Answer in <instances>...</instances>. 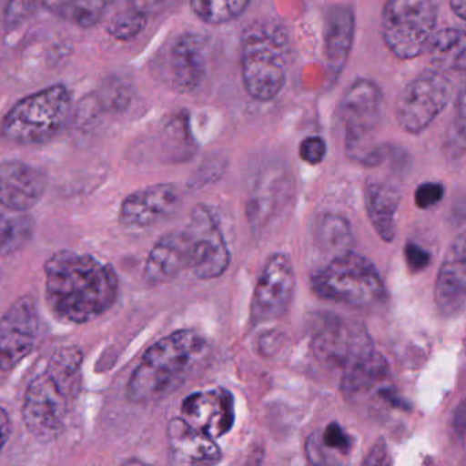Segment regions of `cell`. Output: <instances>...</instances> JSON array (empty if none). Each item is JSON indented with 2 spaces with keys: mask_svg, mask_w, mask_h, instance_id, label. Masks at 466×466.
<instances>
[{
  "mask_svg": "<svg viewBox=\"0 0 466 466\" xmlns=\"http://www.w3.org/2000/svg\"><path fill=\"white\" fill-rule=\"evenodd\" d=\"M296 289V275L290 258L275 253L267 260L258 278L250 304L253 326L277 320L288 312Z\"/></svg>",
  "mask_w": 466,
  "mask_h": 466,
  "instance_id": "11",
  "label": "cell"
},
{
  "mask_svg": "<svg viewBox=\"0 0 466 466\" xmlns=\"http://www.w3.org/2000/svg\"><path fill=\"white\" fill-rule=\"evenodd\" d=\"M318 237L324 249L348 252L351 244V230L348 220L339 215H324L319 223Z\"/></svg>",
  "mask_w": 466,
  "mask_h": 466,
  "instance_id": "29",
  "label": "cell"
},
{
  "mask_svg": "<svg viewBox=\"0 0 466 466\" xmlns=\"http://www.w3.org/2000/svg\"><path fill=\"white\" fill-rule=\"evenodd\" d=\"M430 61L433 66L450 72H466V32L444 29L431 40Z\"/></svg>",
  "mask_w": 466,
  "mask_h": 466,
  "instance_id": "25",
  "label": "cell"
},
{
  "mask_svg": "<svg viewBox=\"0 0 466 466\" xmlns=\"http://www.w3.org/2000/svg\"><path fill=\"white\" fill-rule=\"evenodd\" d=\"M208 357L209 343L193 329H179L162 338L144 353L130 376L127 398L148 403L168 397L190 380Z\"/></svg>",
  "mask_w": 466,
  "mask_h": 466,
  "instance_id": "3",
  "label": "cell"
},
{
  "mask_svg": "<svg viewBox=\"0 0 466 466\" xmlns=\"http://www.w3.org/2000/svg\"><path fill=\"white\" fill-rule=\"evenodd\" d=\"M40 319L31 297L17 299L0 323V367L10 370L29 356L39 338Z\"/></svg>",
  "mask_w": 466,
  "mask_h": 466,
  "instance_id": "12",
  "label": "cell"
},
{
  "mask_svg": "<svg viewBox=\"0 0 466 466\" xmlns=\"http://www.w3.org/2000/svg\"><path fill=\"white\" fill-rule=\"evenodd\" d=\"M32 234H34V220L31 217L24 212H17L15 217L4 215L2 218V242H0L2 256L6 258L12 253L17 252L31 239Z\"/></svg>",
  "mask_w": 466,
  "mask_h": 466,
  "instance_id": "28",
  "label": "cell"
},
{
  "mask_svg": "<svg viewBox=\"0 0 466 466\" xmlns=\"http://www.w3.org/2000/svg\"><path fill=\"white\" fill-rule=\"evenodd\" d=\"M46 9L80 28H92L105 15L107 0H43Z\"/></svg>",
  "mask_w": 466,
  "mask_h": 466,
  "instance_id": "26",
  "label": "cell"
},
{
  "mask_svg": "<svg viewBox=\"0 0 466 466\" xmlns=\"http://www.w3.org/2000/svg\"><path fill=\"white\" fill-rule=\"evenodd\" d=\"M327 154L326 141L318 136L304 138L299 146V157L308 165L316 166L323 162Z\"/></svg>",
  "mask_w": 466,
  "mask_h": 466,
  "instance_id": "33",
  "label": "cell"
},
{
  "mask_svg": "<svg viewBox=\"0 0 466 466\" xmlns=\"http://www.w3.org/2000/svg\"><path fill=\"white\" fill-rule=\"evenodd\" d=\"M10 420L6 409H2V450L6 447L10 436Z\"/></svg>",
  "mask_w": 466,
  "mask_h": 466,
  "instance_id": "39",
  "label": "cell"
},
{
  "mask_svg": "<svg viewBox=\"0 0 466 466\" xmlns=\"http://www.w3.org/2000/svg\"><path fill=\"white\" fill-rule=\"evenodd\" d=\"M207 40L198 34L177 37L166 56V70L173 88L182 94L198 91L207 77Z\"/></svg>",
  "mask_w": 466,
  "mask_h": 466,
  "instance_id": "17",
  "label": "cell"
},
{
  "mask_svg": "<svg viewBox=\"0 0 466 466\" xmlns=\"http://www.w3.org/2000/svg\"><path fill=\"white\" fill-rule=\"evenodd\" d=\"M435 301L444 315H454L466 304V231L447 249L436 278Z\"/></svg>",
  "mask_w": 466,
  "mask_h": 466,
  "instance_id": "18",
  "label": "cell"
},
{
  "mask_svg": "<svg viewBox=\"0 0 466 466\" xmlns=\"http://www.w3.org/2000/svg\"><path fill=\"white\" fill-rule=\"evenodd\" d=\"M351 438L338 422H329L323 431L313 432L308 439L307 457L312 463L327 465L339 463L338 455H346L350 451Z\"/></svg>",
  "mask_w": 466,
  "mask_h": 466,
  "instance_id": "24",
  "label": "cell"
},
{
  "mask_svg": "<svg viewBox=\"0 0 466 466\" xmlns=\"http://www.w3.org/2000/svg\"><path fill=\"white\" fill-rule=\"evenodd\" d=\"M356 20L349 7L335 6L327 12L324 25V53L335 78L340 75L348 61L354 40Z\"/></svg>",
  "mask_w": 466,
  "mask_h": 466,
  "instance_id": "21",
  "label": "cell"
},
{
  "mask_svg": "<svg viewBox=\"0 0 466 466\" xmlns=\"http://www.w3.org/2000/svg\"><path fill=\"white\" fill-rule=\"evenodd\" d=\"M173 2L176 0H129V5L132 9L148 15L167 9Z\"/></svg>",
  "mask_w": 466,
  "mask_h": 466,
  "instance_id": "37",
  "label": "cell"
},
{
  "mask_svg": "<svg viewBox=\"0 0 466 466\" xmlns=\"http://www.w3.org/2000/svg\"><path fill=\"white\" fill-rule=\"evenodd\" d=\"M83 361L80 348L58 349L45 370L29 383L24 397L23 419L36 441L48 443L64 433L81 390Z\"/></svg>",
  "mask_w": 466,
  "mask_h": 466,
  "instance_id": "2",
  "label": "cell"
},
{
  "mask_svg": "<svg viewBox=\"0 0 466 466\" xmlns=\"http://www.w3.org/2000/svg\"><path fill=\"white\" fill-rule=\"evenodd\" d=\"M195 238L189 226L163 236L149 252L144 267V279L149 285H162L192 271Z\"/></svg>",
  "mask_w": 466,
  "mask_h": 466,
  "instance_id": "16",
  "label": "cell"
},
{
  "mask_svg": "<svg viewBox=\"0 0 466 466\" xmlns=\"http://www.w3.org/2000/svg\"><path fill=\"white\" fill-rule=\"evenodd\" d=\"M444 151L451 159H458L466 154V86L458 95L455 116L447 127L444 137Z\"/></svg>",
  "mask_w": 466,
  "mask_h": 466,
  "instance_id": "30",
  "label": "cell"
},
{
  "mask_svg": "<svg viewBox=\"0 0 466 466\" xmlns=\"http://www.w3.org/2000/svg\"><path fill=\"white\" fill-rule=\"evenodd\" d=\"M147 26V15L137 12L130 7L127 12L118 13L111 18L107 25V32L114 39L121 42H129V40L137 37Z\"/></svg>",
  "mask_w": 466,
  "mask_h": 466,
  "instance_id": "31",
  "label": "cell"
},
{
  "mask_svg": "<svg viewBox=\"0 0 466 466\" xmlns=\"http://www.w3.org/2000/svg\"><path fill=\"white\" fill-rule=\"evenodd\" d=\"M2 204L12 212H26L36 207L46 192L43 174L28 163L6 160L0 167Z\"/></svg>",
  "mask_w": 466,
  "mask_h": 466,
  "instance_id": "19",
  "label": "cell"
},
{
  "mask_svg": "<svg viewBox=\"0 0 466 466\" xmlns=\"http://www.w3.org/2000/svg\"><path fill=\"white\" fill-rule=\"evenodd\" d=\"M189 228L195 238L192 274L201 280L222 277L230 264V252L214 215L206 207H198Z\"/></svg>",
  "mask_w": 466,
  "mask_h": 466,
  "instance_id": "13",
  "label": "cell"
},
{
  "mask_svg": "<svg viewBox=\"0 0 466 466\" xmlns=\"http://www.w3.org/2000/svg\"><path fill=\"white\" fill-rule=\"evenodd\" d=\"M435 25L432 0H387L381 15V37L397 58L413 59L431 42Z\"/></svg>",
  "mask_w": 466,
  "mask_h": 466,
  "instance_id": "8",
  "label": "cell"
},
{
  "mask_svg": "<svg viewBox=\"0 0 466 466\" xmlns=\"http://www.w3.org/2000/svg\"><path fill=\"white\" fill-rule=\"evenodd\" d=\"M405 258L411 271H421L431 264L430 252L416 244L406 245Z\"/></svg>",
  "mask_w": 466,
  "mask_h": 466,
  "instance_id": "35",
  "label": "cell"
},
{
  "mask_svg": "<svg viewBox=\"0 0 466 466\" xmlns=\"http://www.w3.org/2000/svg\"><path fill=\"white\" fill-rule=\"evenodd\" d=\"M451 430L454 438L466 446V398L455 408L451 419Z\"/></svg>",
  "mask_w": 466,
  "mask_h": 466,
  "instance_id": "36",
  "label": "cell"
},
{
  "mask_svg": "<svg viewBox=\"0 0 466 466\" xmlns=\"http://www.w3.org/2000/svg\"><path fill=\"white\" fill-rule=\"evenodd\" d=\"M167 439L171 461L177 465H215L222 460L217 439L196 430L182 417L171 420Z\"/></svg>",
  "mask_w": 466,
  "mask_h": 466,
  "instance_id": "20",
  "label": "cell"
},
{
  "mask_svg": "<svg viewBox=\"0 0 466 466\" xmlns=\"http://www.w3.org/2000/svg\"><path fill=\"white\" fill-rule=\"evenodd\" d=\"M444 187L435 182H427V184L420 185L417 187L416 195H414V201L416 206L421 209H428L431 207L436 206L439 201L443 198Z\"/></svg>",
  "mask_w": 466,
  "mask_h": 466,
  "instance_id": "34",
  "label": "cell"
},
{
  "mask_svg": "<svg viewBox=\"0 0 466 466\" xmlns=\"http://www.w3.org/2000/svg\"><path fill=\"white\" fill-rule=\"evenodd\" d=\"M451 95V83L441 73L417 76L398 96L395 107L398 124L405 132L420 135L443 113Z\"/></svg>",
  "mask_w": 466,
  "mask_h": 466,
  "instance_id": "9",
  "label": "cell"
},
{
  "mask_svg": "<svg viewBox=\"0 0 466 466\" xmlns=\"http://www.w3.org/2000/svg\"><path fill=\"white\" fill-rule=\"evenodd\" d=\"M400 193L394 185L381 179H370L365 187V207L376 233L391 242L397 233V212Z\"/></svg>",
  "mask_w": 466,
  "mask_h": 466,
  "instance_id": "22",
  "label": "cell"
},
{
  "mask_svg": "<svg viewBox=\"0 0 466 466\" xmlns=\"http://www.w3.org/2000/svg\"><path fill=\"white\" fill-rule=\"evenodd\" d=\"M72 96L65 86H53L15 103L4 118V136L31 146L53 140L66 125Z\"/></svg>",
  "mask_w": 466,
  "mask_h": 466,
  "instance_id": "6",
  "label": "cell"
},
{
  "mask_svg": "<svg viewBox=\"0 0 466 466\" xmlns=\"http://www.w3.org/2000/svg\"><path fill=\"white\" fill-rule=\"evenodd\" d=\"M181 207V193L174 185H152L125 198L119 209V222L127 228H149L170 219Z\"/></svg>",
  "mask_w": 466,
  "mask_h": 466,
  "instance_id": "14",
  "label": "cell"
},
{
  "mask_svg": "<svg viewBox=\"0 0 466 466\" xmlns=\"http://www.w3.org/2000/svg\"><path fill=\"white\" fill-rule=\"evenodd\" d=\"M316 296L349 307L370 309L386 301V286L372 261L354 252H343L313 275Z\"/></svg>",
  "mask_w": 466,
  "mask_h": 466,
  "instance_id": "5",
  "label": "cell"
},
{
  "mask_svg": "<svg viewBox=\"0 0 466 466\" xmlns=\"http://www.w3.org/2000/svg\"><path fill=\"white\" fill-rule=\"evenodd\" d=\"M181 417L211 438H222L236 421L233 395L225 389L193 392L182 402Z\"/></svg>",
  "mask_w": 466,
  "mask_h": 466,
  "instance_id": "15",
  "label": "cell"
},
{
  "mask_svg": "<svg viewBox=\"0 0 466 466\" xmlns=\"http://www.w3.org/2000/svg\"><path fill=\"white\" fill-rule=\"evenodd\" d=\"M452 12L461 20H466V0H450Z\"/></svg>",
  "mask_w": 466,
  "mask_h": 466,
  "instance_id": "40",
  "label": "cell"
},
{
  "mask_svg": "<svg viewBox=\"0 0 466 466\" xmlns=\"http://www.w3.org/2000/svg\"><path fill=\"white\" fill-rule=\"evenodd\" d=\"M389 376V362L378 351L365 356L343 370L342 391L348 398L370 391Z\"/></svg>",
  "mask_w": 466,
  "mask_h": 466,
  "instance_id": "23",
  "label": "cell"
},
{
  "mask_svg": "<svg viewBox=\"0 0 466 466\" xmlns=\"http://www.w3.org/2000/svg\"><path fill=\"white\" fill-rule=\"evenodd\" d=\"M37 9V0H10L5 9L4 24L6 31H13L23 25L34 15Z\"/></svg>",
  "mask_w": 466,
  "mask_h": 466,
  "instance_id": "32",
  "label": "cell"
},
{
  "mask_svg": "<svg viewBox=\"0 0 466 466\" xmlns=\"http://www.w3.org/2000/svg\"><path fill=\"white\" fill-rule=\"evenodd\" d=\"M45 274L48 307L66 323L94 321L118 299L116 269L94 256L61 250L48 258Z\"/></svg>",
  "mask_w": 466,
  "mask_h": 466,
  "instance_id": "1",
  "label": "cell"
},
{
  "mask_svg": "<svg viewBox=\"0 0 466 466\" xmlns=\"http://www.w3.org/2000/svg\"><path fill=\"white\" fill-rule=\"evenodd\" d=\"M252 0H190L193 13L204 23L222 25L244 15Z\"/></svg>",
  "mask_w": 466,
  "mask_h": 466,
  "instance_id": "27",
  "label": "cell"
},
{
  "mask_svg": "<svg viewBox=\"0 0 466 466\" xmlns=\"http://www.w3.org/2000/svg\"><path fill=\"white\" fill-rule=\"evenodd\" d=\"M312 349L321 364L345 370L373 351L372 338L359 321L324 319L313 335Z\"/></svg>",
  "mask_w": 466,
  "mask_h": 466,
  "instance_id": "10",
  "label": "cell"
},
{
  "mask_svg": "<svg viewBox=\"0 0 466 466\" xmlns=\"http://www.w3.org/2000/svg\"><path fill=\"white\" fill-rule=\"evenodd\" d=\"M381 106L383 96L380 88L367 78L354 81L343 97L346 154L354 162L367 167L380 165L386 157V149L375 141Z\"/></svg>",
  "mask_w": 466,
  "mask_h": 466,
  "instance_id": "7",
  "label": "cell"
},
{
  "mask_svg": "<svg viewBox=\"0 0 466 466\" xmlns=\"http://www.w3.org/2000/svg\"><path fill=\"white\" fill-rule=\"evenodd\" d=\"M290 42L279 24L258 21L245 28L241 36L242 83L258 102H269L286 83Z\"/></svg>",
  "mask_w": 466,
  "mask_h": 466,
  "instance_id": "4",
  "label": "cell"
},
{
  "mask_svg": "<svg viewBox=\"0 0 466 466\" xmlns=\"http://www.w3.org/2000/svg\"><path fill=\"white\" fill-rule=\"evenodd\" d=\"M389 462L387 458V447L383 441H379L375 444L372 450H370V455L365 458L364 463L367 465H381V463Z\"/></svg>",
  "mask_w": 466,
  "mask_h": 466,
  "instance_id": "38",
  "label": "cell"
}]
</instances>
